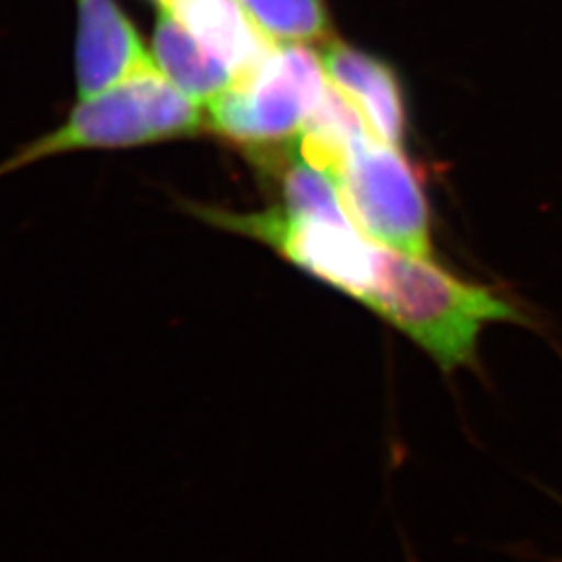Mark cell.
I'll list each match as a JSON object with an SVG mask.
<instances>
[{"label":"cell","instance_id":"obj_2","mask_svg":"<svg viewBox=\"0 0 562 562\" xmlns=\"http://www.w3.org/2000/svg\"><path fill=\"white\" fill-rule=\"evenodd\" d=\"M206 127L204 106L188 99L161 71H155L80 101L59 130L0 162V176L69 150L125 148L173 140L196 136Z\"/></svg>","mask_w":562,"mask_h":562},{"label":"cell","instance_id":"obj_5","mask_svg":"<svg viewBox=\"0 0 562 562\" xmlns=\"http://www.w3.org/2000/svg\"><path fill=\"white\" fill-rule=\"evenodd\" d=\"M355 225L371 240L434 259L429 204L401 146L373 134L355 142L336 171Z\"/></svg>","mask_w":562,"mask_h":562},{"label":"cell","instance_id":"obj_4","mask_svg":"<svg viewBox=\"0 0 562 562\" xmlns=\"http://www.w3.org/2000/svg\"><path fill=\"white\" fill-rule=\"evenodd\" d=\"M201 220L255 238L273 248L306 276L338 290L364 308L375 296L382 271L383 244L364 236L355 223H334L294 215L283 206L262 213L196 211Z\"/></svg>","mask_w":562,"mask_h":562},{"label":"cell","instance_id":"obj_11","mask_svg":"<svg viewBox=\"0 0 562 562\" xmlns=\"http://www.w3.org/2000/svg\"><path fill=\"white\" fill-rule=\"evenodd\" d=\"M283 209L323 222L355 223L341 196L340 183L322 167L296 157L280 173Z\"/></svg>","mask_w":562,"mask_h":562},{"label":"cell","instance_id":"obj_8","mask_svg":"<svg viewBox=\"0 0 562 562\" xmlns=\"http://www.w3.org/2000/svg\"><path fill=\"white\" fill-rule=\"evenodd\" d=\"M202 46L248 80L280 46L248 18L238 0H159Z\"/></svg>","mask_w":562,"mask_h":562},{"label":"cell","instance_id":"obj_7","mask_svg":"<svg viewBox=\"0 0 562 562\" xmlns=\"http://www.w3.org/2000/svg\"><path fill=\"white\" fill-rule=\"evenodd\" d=\"M319 55L327 80L359 109L371 134L402 148L406 111L392 67L340 41L325 42Z\"/></svg>","mask_w":562,"mask_h":562},{"label":"cell","instance_id":"obj_9","mask_svg":"<svg viewBox=\"0 0 562 562\" xmlns=\"http://www.w3.org/2000/svg\"><path fill=\"white\" fill-rule=\"evenodd\" d=\"M153 55L162 76L201 106L238 83L229 65L209 53L167 9L157 18Z\"/></svg>","mask_w":562,"mask_h":562},{"label":"cell","instance_id":"obj_10","mask_svg":"<svg viewBox=\"0 0 562 562\" xmlns=\"http://www.w3.org/2000/svg\"><path fill=\"white\" fill-rule=\"evenodd\" d=\"M248 18L276 44H325L331 21L323 0H238Z\"/></svg>","mask_w":562,"mask_h":562},{"label":"cell","instance_id":"obj_12","mask_svg":"<svg viewBox=\"0 0 562 562\" xmlns=\"http://www.w3.org/2000/svg\"><path fill=\"white\" fill-rule=\"evenodd\" d=\"M157 2H159V0H157Z\"/></svg>","mask_w":562,"mask_h":562},{"label":"cell","instance_id":"obj_6","mask_svg":"<svg viewBox=\"0 0 562 562\" xmlns=\"http://www.w3.org/2000/svg\"><path fill=\"white\" fill-rule=\"evenodd\" d=\"M78 2L76 76L80 101L99 97L123 81L161 71L132 21L115 0Z\"/></svg>","mask_w":562,"mask_h":562},{"label":"cell","instance_id":"obj_1","mask_svg":"<svg viewBox=\"0 0 562 562\" xmlns=\"http://www.w3.org/2000/svg\"><path fill=\"white\" fill-rule=\"evenodd\" d=\"M369 311L413 341L446 375L475 367L490 325L527 323L521 308L496 290L462 280L429 257L390 246H383Z\"/></svg>","mask_w":562,"mask_h":562},{"label":"cell","instance_id":"obj_3","mask_svg":"<svg viewBox=\"0 0 562 562\" xmlns=\"http://www.w3.org/2000/svg\"><path fill=\"white\" fill-rule=\"evenodd\" d=\"M329 80L308 44H281L261 67L204 106L209 127L250 148L296 140L319 109Z\"/></svg>","mask_w":562,"mask_h":562}]
</instances>
